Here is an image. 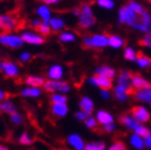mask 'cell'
Instances as JSON below:
<instances>
[{
    "instance_id": "cell-1",
    "label": "cell",
    "mask_w": 151,
    "mask_h": 150,
    "mask_svg": "<svg viewBox=\"0 0 151 150\" xmlns=\"http://www.w3.org/2000/svg\"><path fill=\"white\" fill-rule=\"evenodd\" d=\"M18 25H20V23H18V19L15 14L0 15V28L4 31V33L18 28Z\"/></svg>"
},
{
    "instance_id": "cell-2",
    "label": "cell",
    "mask_w": 151,
    "mask_h": 150,
    "mask_svg": "<svg viewBox=\"0 0 151 150\" xmlns=\"http://www.w3.org/2000/svg\"><path fill=\"white\" fill-rule=\"evenodd\" d=\"M81 18H79V26L81 28H88V27L92 26L96 23V17L93 16L91 9L89 6H84L81 8Z\"/></svg>"
},
{
    "instance_id": "cell-3",
    "label": "cell",
    "mask_w": 151,
    "mask_h": 150,
    "mask_svg": "<svg viewBox=\"0 0 151 150\" xmlns=\"http://www.w3.org/2000/svg\"><path fill=\"white\" fill-rule=\"evenodd\" d=\"M119 19L121 23L128 24L130 26H134L135 24H137L139 22V18L137 17V14L135 12L132 11L129 6H123V8L120 10Z\"/></svg>"
},
{
    "instance_id": "cell-4",
    "label": "cell",
    "mask_w": 151,
    "mask_h": 150,
    "mask_svg": "<svg viewBox=\"0 0 151 150\" xmlns=\"http://www.w3.org/2000/svg\"><path fill=\"white\" fill-rule=\"evenodd\" d=\"M0 43L9 46L11 48H18L23 45L24 41L22 40V38H18L16 35H10L6 33H1L0 35Z\"/></svg>"
},
{
    "instance_id": "cell-5",
    "label": "cell",
    "mask_w": 151,
    "mask_h": 150,
    "mask_svg": "<svg viewBox=\"0 0 151 150\" xmlns=\"http://www.w3.org/2000/svg\"><path fill=\"white\" fill-rule=\"evenodd\" d=\"M131 114L138 123H145L150 120V112L142 106H134L131 110Z\"/></svg>"
},
{
    "instance_id": "cell-6",
    "label": "cell",
    "mask_w": 151,
    "mask_h": 150,
    "mask_svg": "<svg viewBox=\"0 0 151 150\" xmlns=\"http://www.w3.org/2000/svg\"><path fill=\"white\" fill-rule=\"evenodd\" d=\"M44 89L48 92H55V91L68 92L69 91V85L67 83H63V81H50L44 84Z\"/></svg>"
},
{
    "instance_id": "cell-7",
    "label": "cell",
    "mask_w": 151,
    "mask_h": 150,
    "mask_svg": "<svg viewBox=\"0 0 151 150\" xmlns=\"http://www.w3.org/2000/svg\"><path fill=\"white\" fill-rule=\"evenodd\" d=\"M92 83L96 85V86H99L102 90H109L113 87V83H111V78H108L106 76H103V75H100V74H96L92 77L91 79Z\"/></svg>"
},
{
    "instance_id": "cell-8",
    "label": "cell",
    "mask_w": 151,
    "mask_h": 150,
    "mask_svg": "<svg viewBox=\"0 0 151 150\" xmlns=\"http://www.w3.org/2000/svg\"><path fill=\"white\" fill-rule=\"evenodd\" d=\"M131 81H132V86H133L134 89L136 90L146 89V88L151 87L150 83H148L146 79H144L139 74H132Z\"/></svg>"
},
{
    "instance_id": "cell-9",
    "label": "cell",
    "mask_w": 151,
    "mask_h": 150,
    "mask_svg": "<svg viewBox=\"0 0 151 150\" xmlns=\"http://www.w3.org/2000/svg\"><path fill=\"white\" fill-rule=\"evenodd\" d=\"M68 143L74 150H84L85 143L81 137L77 134H72L68 137Z\"/></svg>"
},
{
    "instance_id": "cell-10",
    "label": "cell",
    "mask_w": 151,
    "mask_h": 150,
    "mask_svg": "<svg viewBox=\"0 0 151 150\" xmlns=\"http://www.w3.org/2000/svg\"><path fill=\"white\" fill-rule=\"evenodd\" d=\"M119 121L121 122L124 127H127L128 129H130V130H132V131H135V129L140 124V123H138L133 117H129V116H125V115L120 116Z\"/></svg>"
},
{
    "instance_id": "cell-11",
    "label": "cell",
    "mask_w": 151,
    "mask_h": 150,
    "mask_svg": "<svg viewBox=\"0 0 151 150\" xmlns=\"http://www.w3.org/2000/svg\"><path fill=\"white\" fill-rule=\"evenodd\" d=\"M79 107H81V112H84L86 115L89 116L91 112H92V110H93V102L91 101L89 98H87V97H84V98L81 100Z\"/></svg>"
},
{
    "instance_id": "cell-12",
    "label": "cell",
    "mask_w": 151,
    "mask_h": 150,
    "mask_svg": "<svg viewBox=\"0 0 151 150\" xmlns=\"http://www.w3.org/2000/svg\"><path fill=\"white\" fill-rule=\"evenodd\" d=\"M69 110L65 103L63 104H52V112L56 117H64L67 115Z\"/></svg>"
},
{
    "instance_id": "cell-13",
    "label": "cell",
    "mask_w": 151,
    "mask_h": 150,
    "mask_svg": "<svg viewBox=\"0 0 151 150\" xmlns=\"http://www.w3.org/2000/svg\"><path fill=\"white\" fill-rule=\"evenodd\" d=\"M135 98H136V100H138V101L151 103V87L146 88V89L138 90V91L135 93Z\"/></svg>"
},
{
    "instance_id": "cell-14",
    "label": "cell",
    "mask_w": 151,
    "mask_h": 150,
    "mask_svg": "<svg viewBox=\"0 0 151 150\" xmlns=\"http://www.w3.org/2000/svg\"><path fill=\"white\" fill-rule=\"evenodd\" d=\"M22 40L29 44H43L45 42L43 38L39 37L37 35H32V33H23Z\"/></svg>"
},
{
    "instance_id": "cell-15",
    "label": "cell",
    "mask_w": 151,
    "mask_h": 150,
    "mask_svg": "<svg viewBox=\"0 0 151 150\" xmlns=\"http://www.w3.org/2000/svg\"><path fill=\"white\" fill-rule=\"evenodd\" d=\"M91 42H92V46L96 47V48H102V47H105L108 44L107 38L105 35H92L91 37Z\"/></svg>"
},
{
    "instance_id": "cell-16",
    "label": "cell",
    "mask_w": 151,
    "mask_h": 150,
    "mask_svg": "<svg viewBox=\"0 0 151 150\" xmlns=\"http://www.w3.org/2000/svg\"><path fill=\"white\" fill-rule=\"evenodd\" d=\"M96 119H98L99 123L104 124V125L109 124V123H113L114 122L113 116H111L109 112H105V110H100V112L96 114Z\"/></svg>"
},
{
    "instance_id": "cell-17",
    "label": "cell",
    "mask_w": 151,
    "mask_h": 150,
    "mask_svg": "<svg viewBox=\"0 0 151 150\" xmlns=\"http://www.w3.org/2000/svg\"><path fill=\"white\" fill-rule=\"evenodd\" d=\"M3 71L6 73V75L8 77H14L17 75L18 70L16 68L15 64H13L10 61H4V68H3Z\"/></svg>"
},
{
    "instance_id": "cell-18",
    "label": "cell",
    "mask_w": 151,
    "mask_h": 150,
    "mask_svg": "<svg viewBox=\"0 0 151 150\" xmlns=\"http://www.w3.org/2000/svg\"><path fill=\"white\" fill-rule=\"evenodd\" d=\"M63 75V70L60 66H52L48 71V77L52 79H60Z\"/></svg>"
},
{
    "instance_id": "cell-19",
    "label": "cell",
    "mask_w": 151,
    "mask_h": 150,
    "mask_svg": "<svg viewBox=\"0 0 151 150\" xmlns=\"http://www.w3.org/2000/svg\"><path fill=\"white\" fill-rule=\"evenodd\" d=\"M130 143H131L132 146L137 150H142L144 147H145V143H144L142 138L140 137V136L136 135V134H134V135L131 136Z\"/></svg>"
},
{
    "instance_id": "cell-20",
    "label": "cell",
    "mask_w": 151,
    "mask_h": 150,
    "mask_svg": "<svg viewBox=\"0 0 151 150\" xmlns=\"http://www.w3.org/2000/svg\"><path fill=\"white\" fill-rule=\"evenodd\" d=\"M136 59H137V63L139 64V66H142V68L151 66V58L142 55V52H138V54L136 55Z\"/></svg>"
},
{
    "instance_id": "cell-21",
    "label": "cell",
    "mask_w": 151,
    "mask_h": 150,
    "mask_svg": "<svg viewBox=\"0 0 151 150\" xmlns=\"http://www.w3.org/2000/svg\"><path fill=\"white\" fill-rule=\"evenodd\" d=\"M0 112H6V114L12 115L13 112H15V106L13 105V103L10 101L0 102Z\"/></svg>"
},
{
    "instance_id": "cell-22",
    "label": "cell",
    "mask_w": 151,
    "mask_h": 150,
    "mask_svg": "<svg viewBox=\"0 0 151 150\" xmlns=\"http://www.w3.org/2000/svg\"><path fill=\"white\" fill-rule=\"evenodd\" d=\"M26 83L28 85H31L32 87H40L45 84V81L43 78L37 77V76H29V77L26 78Z\"/></svg>"
},
{
    "instance_id": "cell-23",
    "label": "cell",
    "mask_w": 151,
    "mask_h": 150,
    "mask_svg": "<svg viewBox=\"0 0 151 150\" xmlns=\"http://www.w3.org/2000/svg\"><path fill=\"white\" fill-rule=\"evenodd\" d=\"M96 74L103 75V76H106L108 78H113L115 76V71L108 66H102V68L96 70Z\"/></svg>"
},
{
    "instance_id": "cell-24",
    "label": "cell",
    "mask_w": 151,
    "mask_h": 150,
    "mask_svg": "<svg viewBox=\"0 0 151 150\" xmlns=\"http://www.w3.org/2000/svg\"><path fill=\"white\" fill-rule=\"evenodd\" d=\"M47 24H48V22H47V20H44V23H41L39 26L35 27V31H38L39 33H42V35H50V28Z\"/></svg>"
},
{
    "instance_id": "cell-25",
    "label": "cell",
    "mask_w": 151,
    "mask_h": 150,
    "mask_svg": "<svg viewBox=\"0 0 151 150\" xmlns=\"http://www.w3.org/2000/svg\"><path fill=\"white\" fill-rule=\"evenodd\" d=\"M84 150H105V144L102 141H94L85 146Z\"/></svg>"
},
{
    "instance_id": "cell-26",
    "label": "cell",
    "mask_w": 151,
    "mask_h": 150,
    "mask_svg": "<svg viewBox=\"0 0 151 150\" xmlns=\"http://www.w3.org/2000/svg\"><path fill=\"white\" fill-rule=\"evenodd\" d=\"M134 133H135L136 135L140 136V137H147V136L151 134L150 130H149L148 128H146L145 125H142V124H139V125L135 129Z\"/></svg>"
},
{
    "instance_id": "cell-27",
    "label": "cell",
    "mask_w": 151,
    "mask_h": 150,
    "mask_svg": "<svg viewBox=\"0 0 151 150\" xmlns=\"http://www.w3.org/2000/svg\"><path fill=\"white\" fill-rule=\"evenodd\" d=\"M41 94V91L37 88H28L22 91V95L24 97H31V98H35Z\"/></svg>"
},
{
    "instance_id": "cell-28",
    "label": "cell",
    "mask_w": 151,
    "mask_h": 150,
    "mask_svg": "<svg viewBox=\"0 0 151 150\" xmlns=\"http://www.w3.org/2000/svg\"><path fill=\"white\" fill-rule=\"evenodd\" d=\"M108 44H109L111 47L118 48V47L123 45V41H122L120 38L116 37V35H111V37H109V39H108Z\"/></svg>"
},
{
    "instance_id": "cell-29",
    "label": "cell",
    "mask_w": 151,
    "mask_h": 150,
    "mask_svg": "<svg viewBox=\"0 0 151 150\" xmlns=\"http://www.w3.org/2000/svg\"><path fill=\"white\" fill-rule=\"evenodd\" d=\"M67 97L62 94H52L50 97V102L52 104H63L67 102Z\"/></svg>"
},
{
    "instance_id": "cell-30",
    "label": "cell",
    "mask_w": 151,
    "mask_h": 150,
    "mask_svg": "<svg viewBox=\"0 0 151 150\" xmlns=\"http://www.w3.org/2000/svg\"><path fill=\"white\" fill-rule=\"evenodd\" d=\"M50 25L52 27V29H55V30H59V29L64 27L63 20L60 19V18H50Z\"/></svg>"
},
{
    "instance_id": "cell-31",
    "label": "cell",
    "mask_w": 151,
    "mask_h": 150,
    "mask_svg": "<svg viewBox=\"0 0 151 150\" xmlns=\"http://www.w3.org/2000/svg\"><path fill=\"white\" fill-rule=\"evenodd\" d=\"M38 14L40 15L41 17L43 18L44 20H50V10L47 9L46 6H40L39 8V10H38Z\"/></svg>"
},
{
    "instance_id": "cell-32",
    "label": "cell",
    "mask_w": 151,
    "mask_h": 150,
    "mask_svg": "<svg viewBox=\"0 0 151 150\" xmlns=\"http://www.w3.org/2000/svg\"><path fill=\"white\" fill-rule=\"evenodd\" d=\"M129 8L133 12H135L136 14H142L144 13V9L142 8V6H139L138 3L134 2V1H130L129 2Z\"/></svg>"
},
{
    "instance_id": "cell-33",
    "label": "cell",
    "mask_w": 151,
    "mask_h": 150,
    "mask_svg": "<svg viewBox=\"0 0 151 150\" xmlns=\"http://www.w3.org/2000/svg\"><path fill=\"white\" fill-rule=\"evenodd\" d=\"M19 143L22 145H31L32 144V138L28 135V133L24 132L19 137Z\"/></svg>"
},
{
    "instance_id": "cell-34",
    "label": "cell",
    "mask_w": 151,
    "mask_h": 150,
    "mask_svg": "<svg viewBox=\"0 0 151 150\" xmlns=\"http://www.w3.org/2000/svg\"><path fill=\"white\" fill-rule=\"evenodd\" d=\"M108 150H127V147L122 141H115L111 147L108 148Z\"/></svg>"
},
{
    "instance_id": "cell-35",
    "label": "cell",
    "mask_w": 151,
    "mask_h": 150,
    "mask_svg": "<svg viewBox=\"0 0 151 150\" xmlns=\"http://www.w3.org/2000/svg\"><path fill=\"white\" fill-rule=\"evenodd\" d=\"M59 39H60L62 42H72V41H74V35H73L71 32H64V33L60 35Z\"/></svg>"
},
{
    "instance_id": "cell-36",
    "label": "cell",
    "mask_w": 151,
    "mask_h": 150,
    "mask_svg": "<svg viewBox=\"0 0 151 150\" xmlns=\"http://www.w3.org/2000/svg\"><path fill=\"white\" fill-rule=\"evenodd\" d=\"M85 123H86V125H87V128H89V129H96V120L93 117H87L86 118V120H85Z\"/></svg>"
},
{
    "instance_id": "cell-37",
    "label": "cell",
    "mask_w": 151,
    "mask_h": 150,
    "mask_svg": "<svg viewBox=\"0 0 151 150\" xmlns=\"http://www.w3.org/2000/svg\"><path fill=\"white\" fill-rule=\"evenodd\" d=\"M135 57H136V55H135V53H134V50L131 47H128L125 49L124 58L127 60H135Z\"/></svg>"
},
{
    "instance_id": "cell-38",
    "label": "cell",
    "mask_w": 151,
    "mask_h": 150,
    "mask_svg": "<svg viewBox=\"0 0 151 150\" xmlns=\"http://www.w3.org/2000/svg\"><path fill=\"white\" fill-rule=\"evenodd\" d=\"M98 3L105 9H111L114 6V2L111 0H98Z\"/></svg>"
},
{
    "instance_id": "cell-39",
    "label": "cell",
    "mask_w": 151,
    "mask_h": 150,
    "mask_svg": "<svg viewBox=\"0 0 151 150\" xmlns=\"http://www.w3.org/2000/svg\"><path fill=\"white\" fill-rule=\"evenodd\" d=\"M139 45L146 47H151V35H147L142 40L139 41Z\"/></svg>"
},
{
    "instance_id": "cell-40",
    "label": "cell",
    "mask_w": 151,
    "mask_h": 150,
    "mask_svg": "<svg viewBox=\"0 0 151 150\" xmlns=\"http://www.w3.org/2000/svg\"><path fill=\"white\" fill-rule=\"evenodd\" d=\"M22 120H23V119H22V116H20L18 112H15L11 115V121L14 124H19L20 122H22Z\"/></svg>"
},
{
    "instance_id": "cell-41",
    "label": "cell",
    "mask_w": 151,
    "mask_h": 150,
    "mask_svg": "<svg viewBox=\"0 0 151 150\" xmlns=\"http://www.w3.org/2000/svg\"><path fill=\"white\" fill-rule=\"evenodd\" d=\"M84 47L85 48H93L92 42H91V37H86L84 39Z\"/></svg>"
},
{
    "instance_id": "cell-42",
    "label": "cell",
    "mask_w": 151,
    "mask_h": 150,
    "mask_svg": "<svg viewBox=\"0 0 151 150\" xmlns=\"http://www.w3.org/2000/svg\"><path fill=\"white\" fill-rule=\"evenodd\" d=\"M115 129H116V125L114 123L106 124V125H104V128H103V130H104L105 132H113Z\"/></svg>"
},
{
    "instance_id": "cell-43",
    "label": "cell",
    "mask_w": 151,
    "mask_h": 150,
    "mask_svg": "<svg viewBox=\"0 0 151 150\" xmlns=\"http://www.w3.org/2000/svg\"><path fill=\"white\" fill-rule=\"evenodd\" d=\"M75 117L78 119V120H86V118H87V115H86L84 112L79 110V112H77L75 114Z\"/></svg>"
},
{
    "instance_id": "cell-44",
    "label": "cell",
    "mask_w": 151,
    "mask_h": 150,
    "mask_svg": "<svg viewBox=\"0 0 151 150\" xmlns=\"http://www.w3.org/2000/svg\"><path fill=\"white\" fill-rule=\"evenodd\" d=\"M144 143H145L146 147L151 149V134L147 136V137H145V141H144Z\"/></svg>"
},
{
    "instance_id": "cell-45",
    "label": "cell",
    "mask_w": 151,
    "mask_h": 150,
    "mask_svg": "<svg viewBox=\"0 0 151 150\" xmlns=\"http://www.w3.org/2000/svg\"><path fill=\"white\" fill-rule=\"evenodd\" d=\"M20 59H22L23 61H28L30 59V54L25 53V54H23V55L20 56Z\"/></svg>"
},
{
    "instance_id": "cell-46",
    "label": "cell",
    "mask_w": 151,
    "mask_h": 150,
    "mask_svg": "<svg viewBox=\"0 0 151 150\" xmlns=\"http://www.w3.org/2000/svg\"><path fill=\"white\" fill-rule=\"evenodd\" d=\"M10 94H8V93L3 92V91H0V101H2V100H4V99L9 98Z\"/></svg>"
},
{
    "instance_id": "cell-47",
    "label": "cell",
    "mask_w": 151,
    "mask_h": 150,
    "mask_svg": "<svg viewBox=\"0 0 151 150\" xmlns=\"http://www.w3.org/2000/svg\"><path fill=\"white\" fill-rule=\"evenodd\" d=\"M44 3H47V4H52V3L58 2L59 0H42Z\"/></svg>"
},
{
    "instance_id": "cell-48",
    "label": "cell",
    "mask_w": 151,
    "mask_h": 150,
    "mask_svg": "<svg viewBox=\"0 0 151 150\" xmlns=\"http://www.w3.org/2000/svg\"><path fill=\"white\" fill-rule=\"evenodd\" d=\"M102 95H103V98H104V99L109 98V94L107 93V91H106V90H103V91H102Z\"/></svg>"
},
{
    "instance_id": "cell-49",
    "label": "cell",
    "mask_w": 151,
    "mask_h": 150,
    "mask_svg": "<svg viewBox=\"0 0 151 150\" xmlns=\"http://www.w3.org/2000/svg\"><path fill=\"white\" fill-rule=\"evenodd\" d=\"M3 68H4V62H0V72L3 71Z\"/></svg>"
},
{
    "instance_id": "cell-50",
    "label": "cell",
    "mask_w": 151,
    "mask_h": 150,
    "mask_svg": "<svg viewBox=\"0 0 151 150\" xmlns=\"http://www.w3.org/2000/svg\"><path fill=\"white\" fill-rule=\"evenodd\" d=\"M0 150H8V148L4 147V146H1V145H0Z\"/></svg>"
},
{
    "instance_id": "cell-51",
    "label": "cell",
    "mask_w": 151,
    "mask_h": 150,
    "mask_svg": "<svg viewBox=\"0 0 151 150\" xmlns=\"http://www.w3.org/2000/svg\"><path fill=\"white\" fill-rule=\"evenodd\" d=\"M148 1H149V2H150V3H151V0H148Z\"/></svg>"
},
{
    "instance_id": "cell-52",
    "label": "cell",
    "mask_w": 151,
    "mask_h": 150,
    "mask_svg": "<svg viewBox=\"0 0 151 150\" xmlns=\"http://www.w3.org/2000/svg\"><path fill=\"white\" fill-rule=\"evenodd\" d=\"M150 104H151V103H150Z\"/></svg>"
}]
</instances>
